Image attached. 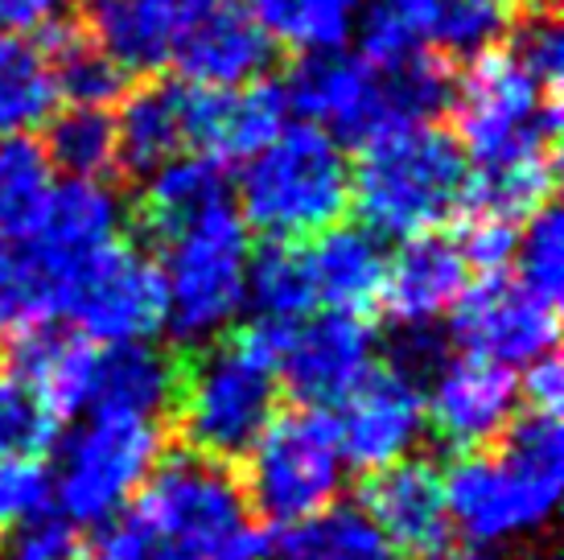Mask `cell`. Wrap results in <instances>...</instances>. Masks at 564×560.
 <instances>
[{
    "label": "cell",
    "mask_w": 564,
    "mask_h": 560,
    "mask_svg": "<svg viewBox=\"0 0 564 560\" xmlns=\"http://www.w3.org/2000/svg\"><path fill=\"white\" fill-rule=\"evenodd\" d=\"M264 531L231 466L182 450L161 457L120 515L99 524V560H260Z\"/></svg>",
    "instance_id": "6da1fadb"
},
{
    "label": "cell",
    "mask_w": 564,
    "mask_h": 560,
    "mask_svg": "<svg viewBox=\"0 0 564 560\" xmlns=\"http://www.w3.org/2000/svg\"><path fill=\"white\" fill-rule=\"evenodd\" d=\"M445 483V507L466 545L502 548L540 531L564 491V429L556 412H523L499 453H462Z\"/></svg>",
    "instance_id": "7a4b0ae2"
},
{
    "label": "cell",
    "mask_w": 564,
    "mask_h": 560,
    "mask_svg": "<svg viewBox=\"0 0 564 560\" xmlns=\"http://www.w3.org/2000/svg\"><path fill=\"white\" fill-rule=\"evenodd\" d=\"M281 338L284 326L251 322L239 334L206 343L177 371L173 412L189 450L231 466L256 445L281 400Z\"/></svg>",
    "instance_id": "3957f363"
},
{
    "label": "cell",
    "mask_w": 564,
    "mask_h": 560,
    "mask_svg": "<svg viewBox=\"0 0 564 560\" xmlns=\"http://www.w3.org/2000/svg\"><path fill=\"white\" fill-rule=\"evenodd\" d=\"M470 157L441 125L395 128L359 144L350 165V206L379 239L441 231L466 211Z\"/></svg>",
    "instance_id": "277c9868"
},
{
    "label": "cell",
    "mask_w": 564,
    "mask_h": 560,
    "mask_svg": "<svg viewBox=\"0 0 564 560\" xmlns=\"http://www.w3.org/2000/svg\"><path fill=\"white\" fill-rule=\"evenodd\" d=\"M239 218L264 239H310L350 211L346 149L317 125H284L243 157L236 182Z\"/></svg>",
    "instance_id": "5b68a950"
},
{
    "label": "cell",
    "mask_w": 564,
    "mask_h": 560,
    "mask_svg": "<svg viewBox=\"0 0 564 560\" xmlns=\"http://www.w3.org/2000/svg\"><path fill=\"white\" fill-rule=\"evenodd\" d=\"M454 120L470 170H499L516 161L556 157L561 104L556 91L540 87L499 46L466 63L457 78Z\"/></svg>",
    "instance_id": "8992f818"
},
{
    "label": "cell",
    "mask_w": 564,
    "mask_h": 560,
    "mask_svg": "<svg viewBox=\"0 0 564 560\" xmlns=\"http://www.w3.org/2000/svg\"><path fill=\"white\" fill-rule=\"evenodd\" d=\"M165 326L177 343L206 346L223 338L243 310V277H248V223L231 203L194 218L165 244Z\"/></svg>",
    "instance_id": "52a82bcc"
},
{
    "label": "cell",
    "mask_w": 564,
    "mask_h": 560,
    "mask_svg": "<svg viewBox=\"0 0 564 560\" xmlns=\"http://www.w3.org/2000/svg\"><path fill=\"white\" fill-rule=\"evenodd\" d=\"M243 498L256 519L293 528L338 503L346 483V457L338 450L334 420L317 408L272 417L243 457Z\"/></svg>",
    "instance_id": "ba28073f"
},
{
    "label": "cell",
    "mask_w": 564,
    "mask_h": 560,
    "mask_svg": "<svg viewBox=\"0 0 564 560\" xmlns=\"http://www.w3.org/2000/svg\"><path fill=\"white\" fill-rule=\"evenodd\" d=\"M161 445L158 420L87 412L58 450V474H50L58 511L75 524H108L149 483Z\"/></svg>",
    "instance_id": "9c48e42d"
},
{
    "label": "cell",
    "mask_w": 564,
    "mask_h": 560,
    "mask_svg": "<svg viewBox=\"0 0 564 560\" xmlns=\"http://www.w3.org/2000/svg\"><path fill=\"white\" fill-rule=\"evenodd\" d=\"M58 317H70L87 343H149L165 326L161 268L141 248L116 239L70 277Z\"/></svg>",
    "instance_id": "30bf717a"
},
{
    "label": "cell",
    "mask_w": 564,
    "mask_h": 560,
    "mask_svg": "<svg viewBox=\"0 0 564 560\" xmlns=\"http://www.w3.org/2000/svg\"><path fill=\"white\" fill-rule=\"evenodd\" d=\"M124 227V203L111 182H83V177H66L50 190L42 215L33 223V231L17 244L33 265L42 289L50 297V310L58 317L63 297L70 277L79 272L95 251L120 239Z\"/></svg>",
    "instance_id": "8fae6325"
},
{
    "label": "cell",
    "mask_w": 564,
    "mask_h": 560,
    "mask_svg": "<svg viewBox=\"0 0 564 560\" xmlns=\"http://www.w3.org/2000/svg\"><path fill=\"white\" fill-rule=\"evenodd\" d=\"M449 338L466 355L490 358L499 367H532L535 358L556 351L561 317L556 305L544 297L528 293L519 280L490 272L478 284H466V293L457 297Z\"/></svg>",
    "instance_id": "7c38bea8"
},
{
    "label": "cell",
    "mask_w": 564,
    "mask_h": 560,
    "mask_svg": "<svg viewBox=\"0 0 564 560\" xmlns=\"http://www.w3.org/2000/svg\"><path fill=\"white\" fill-rule=\"evenodd\" d=\"M334 433L346 466L376 474L404 462L424 433V379L395 363H376L338 400Z\"/></svg>",
    "instance_id": "4fadbf2b"
},
{
    "label": "cell",
    "mask_w": 564,
    "mask_h": 560,
    "mask_svg": "<svg viewBox=\"0 0 564 560\" xmlns=\"http://www.w3.org/2000/svg\"><path fill=\"white\" fill-rule=\"evenodd\" d=\"M519 417V384L511 367L478 355L441 358L424 384V424L457 453H478L499 441Z\"/></svg>",
    "instance_id": "5bb4252c"
},
{
    "label": "cell",
    "mask_w": 564,
    "mask_h": 560,
    "mask_svg": "<svg viewBox=\"0 0 564 560\" xmlns=\"http://www.w3.org/2000/svg\"><path fill=\"white\" fill-rule=\"evenodd\" d=\"M371 367H376V330L359 313L326 310L284 326L276 375L305 408L338 405Z\"/></svg>",
    "instance_id": "9a60e30c"
},
{
    "label": "cell",
    "mask_w": 564,
    "mask_h": 560,
    "mask_svg": "<svg viewBox=\"0 0 564 560\" xmlns=\"http://www.w3.org/2000/svg\"><path fill=\"white\" fill-rule=\"evenodd\" d=\"M362 515L376 524L395 557L445 560L454 552V519L445 507V483L429 462L404 457L376 470L362 486Z\"/></svg>",
    "instance_id": "2e32d148"
},
{
    "label": "cell",
    "mask_w": 564,
    "mask_h": 560,
    "mask_svg": "<svg viewBox=\"0 0 564 560\" xmlns=\"http://www.w3.org/2000/svg\"><path fill=\"white\" fill-rule=\"evenodd\" d=\"M284 46L248 13L231 4L203 9L186 21L173 63L194 87H248L272 78L281 66Z\"/></svg>",
    "instance_id": "e0dca14e"
},
{
    "label": "cell",
    "mask_w": 564,
    "mask_h": 560,
    "mask_svg": "<svg viewBox=\"0 0 564 560\" xmlns=\"http://www.w3.org/2000/svg\"><path fill=\"white\" fill-rule=\"evenodd\" d=\"M289 99L276 78L248 87H194L186 83V149L210 161H243L284 128Z\"/></svg>",
    "instance_id": "ac0fdd59"
},
{
    "label": "cell",
    "mask_w": 564,
    "mask_h": 560,
    "mask_svg": "<svg viewBox=\"0 0 564 560\" xmlns=\"http://www.w3.org/2000/svg\"><path fill=\"white\" fill-rule=\"evenodd\" d=\"M371 78L376 71L346 50H305L284 75L289 111H301L305 125L326 128L338 144L371 140Z\"/></svg>",
    "instance_id": "d6986e66"
},
{
    "label": "cell",
    "mask_w": 564,
    "mask_h": 560,
    "mask_svg": "<svg viewBox=\"0 0 564 560\" xmlns=\"http://www.w3.org/2000/svg\"><path fill=\"white\" fill-rule=\"evenodd\" d=\"M194 17L186 0H79V25L128 78H158Z\"/></svg>",
    "instance_id": "ffe728a7"
},
{
    "label": "cell",
    "mask_w": 564,
    "mask_h": 560,
    "mask_svg": "<svg viewBox=\"0 0 564 560\" xmlns=\"http://www.w3.org/2000/svg\"><path fill=\"white\" fill-rule=\"evenodd\" d=\"M470 272L474 268L466 265L457 235H412V239H400V251L388 260L379 305L388 310L395 326H433L466 293Z\"/></svg>",
    "instance_id": "44dd1931"
},
{
    "label": "cell",
    "mask_w": 564,
    "mask_h": 560,
    "mask_svg": "<svg viewBox=\"0 0 564 560\" xmlns=\"http://www.w3.org/2000/svg\"><path fill=\"white\" fill-rule=\"evenodd\" d=\"M95 346L75 330H54L50 322L13 334L9 346V371L25 379L54 417H83L91 405Z\"/></svg>",
    "instance_id": "7402d4cb"
},
{
    "label": "cell",
    "mask_w": 564,
    "mask_h": 560,
    "mask_svg": "<svg viewBox=\"0 0 564 560\" xmlns=\"http://www.w3.org/2000/svg\"><path fill=\"white\" fill-rule=\"evenodd\" d=\"M186 149V83L144 78L128 87L116 116V173L120 182H141Z\"/></svg>",
    "instance_id": "603a6c76"
},
{
    "label": "cell",
    "mask_w": 564,
    "mask_h": 560,
    "mask_svg": "<svg viewBox=\"0 0 564 560\" xmlns=\"http://www.w3.org/2000/svg\"><path fill=\"white\" fill-rule=\"evenodd\" d=\"M141 182L144 186L132 198V223L158 248L170 235L189 227L194 218H203L231 203L227 198V173H223V165L203 153L170 157L165 165H158Z\"/></svg>",
    "instance_id": "cb8c5ba5"
},
{
    "label": "cell",
    "mask_w": 564,
    "mask_h": 560,
    "mask_svg": "<svg viewBox=\"0 0 564 560\" xmlns=\"http://www.w3.org/2000/svg\"><path fill=\"white\" fill-rule=\"evenodd\" d=\"M305 256L314 272L317 305L334 313H359V317L371 305H379L388 251L376 231L355 227V223H334L314 235V248H305Z\"/></svg>",
    "instance_id": "d4e9b609"
},
{
    "label": "cell",
    "mask_w": 564,
    "mask_h": 560,
    "mask_svg": "<svg viewBox=\"0 0 564 560\" xmlns=\"http://www.w3.org/2000/svg\"><path fill=\"white\" fill-rule=\"evenodd\" d=\"M177 371L182 367L161 346H153V338L149 343L95 346L91 405H87V412L158 420L173 405Z\"/></svg>",
    "instance_id": "484cf974"
},
{
    "label": "cell",
    "mask_w": 564,
    "mask_h": 560,
    "mask_svg": "<svg viewBox=\"0 0 564 560\" xmlns=\"http://www.w3.org/2000/svg\"><path fill=\"white\" fill-rule=\"evenodd\" d=\"M408 30L424 50L441 54L445 63L466 66L478 54L495 50L511 25V0H395Z\"/></svg>",
    "instance_id": "4316f807"
},
{
    "label": "cell",
    "mask_w": 564,
    "mask_h": 560,
    "mask_svg": "<svg viewBox=\"0 0 564 560\" xmlns=\"http://www.w3.org/2000/svg\"><path fill=\"white\" fill-rule=\"evenodd\" d=\"M243 305L256 313V322L268 326H293L317 310L310 256L297 239H264L248 251Z\"/></svg>",
    "instance_id": "83f0119b"
},
{
    "label": "cell",
    "mask_w": 564,
    "mask_h": 560,
    "mask_svg": "<svg viewBox=\"0 0 564 560\" xmlns=\"http://www.w3.org/2000/svg\"><path fill=\"white\" fill-rule=\"evenodd\" d=\"M264 552L268 560H395L362 507H338V503L293 528H281V536Z\"/></svg>",
    "instance_id": "f1b7e54d"
},
{
    "label": "cell",
    "mask_w": 564,
    "mask_h": 560,
    "mask_svg": "<svg viewBox=\"0 0 564 560\" xmlns=\"http://www.w3.org/2000/svg\"><path fill=\"white\" fill-rule=\"evenodd\" d=\"M46 37V63L58 99H70L75 108H111L116 99L128 95L132 78L111 63L104 50L83 33L79 21H63L58 30L42 33Z\"/></svg>",
    "instance_id": "f546056e"
},
{
    "label": "cell",
    "mask_w": 564,
    "mask_h": 560,
    "mask_svg": "<svg viewBox=\"0 0 564 560\" xmlns=\"http://www.w3.org/2000/svg\"><path fill=\"white\" fill-rule=\"evenodd\" d=\"M46 161L50 170L83 182H120L116 173V116L108 108H63L46 125Z\"/></svg>",
    "instance_id": "4dcf8cb0"
},
{
    "label": "cell",
    "mask_w": 564,
    "mask_h": 560,
    "mask_svg": "<svg viewBox=\"0 0 564 560\" xmlns=\"http://www.w3.org/2000/svg\"><path fill=\"white\" fill-rule=\"evenodd\" d=\"M54 190V170L46 161L42 140L30 132L0 137V239L21 244Z\"/></svg>",
    "instance_id": "1f68e13d"
},
{
    "label": "cell",
    "mask_w": 564,
    "mask_h": 560,
    "mask_svg": "<svg viewBox=\"0 0 564 560\" xmlns=\"http://www.w3.org/2000/svg\"><path fill=\"white\" fill-rule=\"evenodd\" d=\"M58 111V91L50 78L46 50L30 37H0V137L42 128Z\"/></svg>",
    "instance_id": "d6a6232c"
},
{
    "label": "cell",
    "mask_w": 564,
    "mask_h": 560,
    "mask_svg": "<svg viewBox=\"0 0 564 560\" xmlns=\"http://www.w3.org/2000/svg\"><path fill=\"white\" fill-rule=\"evenodd\" d=\"M362 0H248V13L281 46L293 50H343L355 33Z\"/></svg>",
    "instance_id": "836d02e7"
},
{
    "label": "cell",
    "mask_w": 564,
    "mask_h": 560,
    "mask_svg": "<svg viewBox=\"0 0 564 560\" xmlns=\"http://www.w3.org/2000/svg\"><path fill=\"white\" fill-rule=\"evenodd\" d=\"M499 50L528 78H535L540 87L556 91V87H561V71H564V30H561V17H556V0H544V4H516L511 25L502 33Z\"/></svg>",
    "instance_id": "e575fe53"
},
{
    "label": "cell",
    "mask_w": 564,
    "mask_h": 560,
    "mask_svg": "<svg viewBox=\"0 0 564 560\" xmlns=\"http://www.w3.org/2000/svg\"><path fill=\"white\" fill-rule=\"evenodd\" d=\"M516 272L519 284L528 293L544 297V301H561L564 293V223L556 203H544L535 215L523 218V231L516 235Z\"/></svg>",
    "instance_id": "d590c367"
},
{
    "label": "cell",
    "mask_w": 564,
    "mask_h": 560,
    "mask_svg": "<svg viewBox=\"0 0 564 560\" xmlns=\"http://www.w3.org/2000/svg\"><path fill=\"white\" fill-rule=\"evenodd\" d=\"M54 437L58 417L46 400L13 371H0V457H42Z\"/></svg>",
    "instance_id": "8d00e7d4"
},
{
    "label": "cell",
    "mask_w": 564,
    "mask_h": 560,
    "mask_svg": "<svg viewBox=\"0 0 564 560\" xmlns=\"http://www.w3.org/2000/svg\"><path fill=\"white\" fill-rule=\"evenodd\" d=\"M50 317H54L50 297L33 265L25 260V251L17 244H4L0 248V338H13Z\"/></svg>",
    "instance_id": "74e56055"
},
{
    "label": "cell",
    "mask_w": 564,
    "mask_h": 560,
    "mask_svg": "<svg viewBox=\"0 0 564 560\" xmlns=\"http://www.w3.org/2000/svg\"><path fill=\"white\" fill-rule=\"evenodd\" d=\"M4 531L0 560H79V524L58 507H42Z\"/></svg>",
    "instance_id": "f35d334b"
},
{
    "label": "cell",
    "mask_w": 564,
    "mask_h": 560,
    "mask_svg": "<svg viewBox=\"0 0 564 560\" xmlns=\"http://www.w3.org/2000/svg\"><path fill=\"white\" fill-rule=\"evenodd\" d=\"M54 483L42 457H0V528H13L21 519L50 507Z\"/></svg>",
    "instance_id": "ab89813d"
},
{
    "label": "cell",
    "mask_w": 564,
    "mask_h": 560,
    "mask_svg": "<svg viewBox=\"0 0 564 560\" xmlns=\"http://www.w3.org/2000/svg\"><path fill=\"white\" fill-rule=\"evenodd\" d=\"M516 227L511 223H490V218H470L466 235H457V244L466 251V265L478 272H502L511 265V251H516Z\"/></svg>",
    "instance_id": "60d3db41"
},
{
    "label": "cell",
    "mask_w": 564,
    "mask_h": 560,
    "mask_svg": "<svg viewBox=\"0 0 564 560\" xmlns=\"http://www.w3.org/2000/svg\"><path fill=\"white\" fill-rule=\"evenodd\" d=\"M75 0H0V30L4 33H50L70 21Z\"/></svg>",
    "instance_id": "b9f144b4"
},
{
    "label": "cell",
    "mask_w": 564,
    "mask_h": 560,
    "mask_svg": "<svg viewBox=\"0 0 564 560\" xmlns=\"http://www.w3.org/2000/svg\"><path fill=\"white\" fill-rule=\"evenodd\" d=\"M523 391H528V405L532 412H556L561 417V400H564V367L556 351L544 358H535L528 367V379H523Z\"/></svg>",
    "instance_id": "7bdbcfd3"
},
{
    "label": "cell",
    "mask_w": 564,
    "mask_h": 560,
    "mask_svg": "<svg viewBox=\"0 0 564 560\" xmlns=\"http://www.w3.org/2000/svg\"><path fill=\"white\" fill-rule=\"evenodd\" d=\"M445 560H490V548H478V545H466V548H454Z\"/></svg>",
    "instance_id": "ee69618b"
},
{
    "label": "cell",
    "mask_w": 564,
    "mask_h": 560,
    "mask_svg": "<svg viewBox=\"0 0 564 560\" xmlns=\"http://www.w3.org/2000/svg\"><path fill=\"white\" fill-rule=\"evenodd\" d=\"M194 13H203V9H215V4H227V0H186Z\"/></svg>",
    "instance_id": "f6af8a7d"
},
{
    "label": "cell",
    "mask_w": 564,
    "mask_h": 560,
    "mask_svg": "<svg viewBox=\"0 0 564 560\" xmlns=\"http://www.w3.org/2000/svg\"><path fill=\"white\" fill-rule=\"evenodd\" d=\"M511 4H544V0H511Z\"/></svg>",
    "instance_id": "bcb514c9"
},
{
    "label": "cell",
    "mask_w": 564,
    "mask_h": 560,
    "mask_svg": "<svg viewBox=\"0 0 564 560\" xmlns=\"http://www.w3.org/2000/svg\"><path fill=\"white\" fill-rule=\"evenodd\" d=\"M532 560H556V557H532Z\"/></svg>",
    "instance_id": "7dc6e473"
},
{
    "label": "cell",
    "mask_w": 564,
    "mask_h": 560,
    "mask_svg": "<svg viewBox=\"0 0 564 560\" xmlns=\"http://www.w3.org/2000/svg\"><path fill=\"white\" fill-rule=\"evenodd\" d=\"M0 248H4V239H0Z\"/></svg>",
    "instance_id": "c3c4849f"
}]
</instances>
